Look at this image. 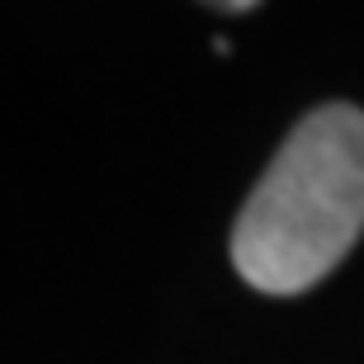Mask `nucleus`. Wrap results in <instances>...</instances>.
<instances>
[{"label": "nucleus", "mask_w": 364, "mask_h": 364, "mask_svg": "<svg viewBox=\"0 0 364 364\" xmlns=\"http://www.w3.org/2000/svg\"><path fill=\"white\" fill-rule=\"evenodd\" d=\"M213 5H228V10H246V5H256V0H213Z\"/></svg>", "instance_id": "nucleus-2"}, {"label": "nucleus", "mask_w": 364, "mask_h": 364, "mask_svg": "<svg viewBox=\"0 0 364 364\" xmlns=\"http://www.w3.org/2000/svg\"><path fill=\"white\" fill-rule=\"evenodd\" d=\"M364 232V109L322 105L284 137L232 228V265L260 294H303Z\"/></svg>", "instance_id": "nucleus-1"}]
</instances>
